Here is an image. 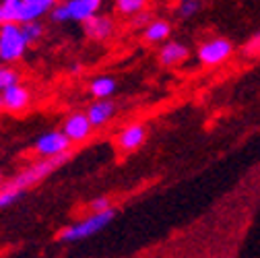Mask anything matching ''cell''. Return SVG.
<instances>
[{"instance_id": "obj_1", "label": "cell", "mask_w": 260, "mask_h": 258, "mask_svg": "<svg viewBox=\"0 0 260 258\" xmlns=\"http://www.w3.org/2000/svg\"><path fill=\"white\" fill-rule=\"evenodd\" d=\"M71 159V151L67 153H60V155H54V157H44V159H38L34 161L31 166H27L19 176H15L9 184L15 186V188H29V186H34L38 182H42L44 178H48L54 170H58L62 164H67V161Z\"/></svg>"}, {"instance_id": "obj_2", "label": "cell", "mask_w": 260, "mask_h": 258, "mask_svg": "<svg viewBox=\"0 0 260 258\" xmlns=\"http://www.w3.org/2000/svg\"><path fill=\"white\" fill-rule=\"evenodd\" d=\"M112 219H114V211L112 209L93 213L91 217H87V219L71 225V228H67V230H62L60 232V240L62 242H79L83 238H89V236L97 234L100 230H104Z\"/></svg>"}, {"instance_id": "obj_3", "label": "cell", "mask_w": 260, "mask_h": 258, "mask_svg": "<svg viewBox=\"0 0 260 258\" xmlns=\"http://www.w3.org/2000/svg\"><path fill=\"white\" fill-rule=\"evenodd\" d=\"M104 0H67L62 5H56L52 9V19L62 23V21H89L91 17L97 15Z\"/></svg>"}, {"instance_id": "obj_4", "label": "cell", "mask_w": 260, "mask_h": 258, "mask_svg": "<svg viewBox=\"0 0 260 258\" xmlns=\"http://www.w3.org/2000/svg\"><path fill=\"white\" fill-rule=\"evenodd\" d=\"M27 46L29 44L23 38L21 25L9 23V25L0 27V60L3 62H15V60L23 58Z\"/></svg>"}, {"instance_id": "obj_5", "label": "cell", "mask_w": 260, "mask_h": 258, "mask_svg": "<svg viewBox=\"0 0 260 258\" xmlns=\"http://www.w3.org/2000/svg\"><path fill=\"white\" fill-rule=\"evenodd\" d=\"M234 52V44L225 38H215L211 42H205L199 48V60L207 67H215V64L225 62Z\"/></svg>"}, {"instance_id": "obj_6", "label": "cell", "mask_w": 260, "mask_h": 258, "mask_svg": "<svg viewBox=\"0 0 260 258\" xmlns=\"http://www.w3.org/2000/svg\"><path fill=\"white\" fill-rule=\"evenodd\" d=\"M91 131H93V126H91L87 114H83V112L71 114L62 124V133L71 143H85L91 137Z\"/></svg>"}, {"instance_id": "obj_7", "label": "cell", "mask_w": 260, "mask_h": 258, "mask_svg": "<svg viewBox=\"0 0 260 258\" xmlns=\"http://www.w3.org/2000/svg\"><path fill=\"white\" fill-rule=\"evenodd\" d=\"M67 151H71V141L64 137L62 131L46 133L36 143V153L42 155V157H54V155L67 153Z\"/></svg>"}, {"instance_id": "obj_8", "label": "cell", "mask_w": 260, "mask_h": 258, "mask_svg": "<svg viewBox=\"0 0 260 258\" xmlns=\"http://www.w3.org/2000/svg\"><path fill=\"white\" fill-rule=\"evenodd\" d=\"M0 98H3V110H9V112H23L27 106H29V100L31 95L29 91L23 87V85H13L9 89H5L0 93Z\"/></svg>"}, {"instance_id": "obj_9", "label": "cell", "mask_w": 260, "mask_h": 258, "mask_svg": "<svg viewBox=\"0 0 260 258\" xmlns=\"http://www.w3.org/2000/svg\"><path fill=\"white\" fill-rule=\"evenodd\" d=\"M147 139V131L143 124H130L118 135V147L122 151H135L139 149Z\"/></svg>"}, {"instance_id": "obj_10", "label": "cell", "mask_w": 260, "mask_h": 258, "mask_svg": "<svg viewBox=\"0 0 260 258\" xmlns=\"http://www.w3.org/2000/svg\"><path fill=\"white\" fill-rule=\"evenodd\" d=\"M114 114H116V104L110 102V100H97L87 110V118H89V122H91L93 128L104 126Z\"/></svg>"}, {"instance_id": "obj_11", "label": "cell", "mask_w": 260, "mask_h": 258, "mask_svg": "<svg viewBox=\"0 0 260 258\" xmlns=\"http://www.w3.org/2000/svg\"><path fill=\"white\" fill-rule=\"evenodd\" d=\"M85 31L87 36L93 40H108L114 34V23L110 17H102V15H95L89 21H85Z\"/></svg>"}, {"instance_id": "obj_12", "label": "cell", "mask_w": 260, "mask_h": 258, "mask_svg": "<svg viewBox=\"0 0 260 258\" xmlns=\"http://www.w3.org/2000/svg\"><path fill=\"white\" fill-rule=\"evenodd\" d=\"M186 56H188V48L178 44V42H168L164 48L159 50V62L166 64V67L180 64L182 60H186Z\"/></svg>"}, {"instance_id": "obj_13", "label": "cell", "mask_w": 260, "mask_h": 258, "mask_svg": "<svg viewBox=\"0 0 260 258\" xmlns=\"http://www.w3.org/2000/svg\"><path fill=\"white\" fill-rule=\"evenodd\" d=\"M21 7H23V0H3L0 3V27L9 23H19Z\"/></svg>"}, {"instance_id": "obj_14", "label": "cell", "mask_w": 260, "mask_h": 258, "mask_svg": "<svg viewBox=\"0 0 260 258\" xmlns=\"http://www.w3.org/2000/svg\"><path fill=\"white\" fill-rule=\"evenodd\" d=\"M170 34H172V25L164 19L153 21L145 27V40L147 42H164L170 38Z\"/></svg>"}, {"instance_id": "obj_15", "label": "cell", "mask_w": 260, "mask_h": 258, "mask_svg": "<svg viewBox=\"0 0 260 258\" xmlns=\"http://www.w3.org/2000/svg\"><path fill=\"white\" fill-rule=\"evenodd\" d=\"M114 91H116V81L112 77H100L91 83V93L97 100H108Z\"/></svg>"}, {"instance_id": "obj_16", "label": "cell", "mask_w": 260, "mask_h": 258, "mask_svg": "<svg viewBox=\"0 0 260 258\" xmlns=\"http://www.w3.org/2000/svg\"><path fill=\"white\" fill-rule=\"evenodd\" d=\"M21 31H23V38H25L27 44H36V42L42 40V36H44V25L38 23V21L23 23V25H21Z\"/></svg>"}, {"instance_id": "obj_17", "label": "cell", "mask_w": 260, "mask_h": 258, "mask_svg": "<svg viewBox=\"0 0 260 258\" xmlns=\"http://www.w3.org/2000/svg\"><path fill=\"white\" fill-rule=\"evenodd\" d=\"M145 5H147V0H116V9L122 15H130V17L145 11Z\"/></svg>"}, {"instance_id": "obj_18", "label": "cell", "mask_w": 260, "mask_h": 258, "mask_svg": "<svg viewBox=\"0 0 260 258\" xmlns=\"http://www.w3.org/2000/svg\"><path fill=\"white\" fill-rule=\"evenodd\" d=\"M21 195H23V190L21 188H15L11 184H7L5 188H0V209L11 207L17 199H21Z\"/></svg>"}, {"instance_id": "obj_19", "label": "cell", "mask_w": 260, "mask_h": 258, "mask_svg": "<svg viewBox=\"0 0 260 258\" xmlns=\"http://www.w3.org/2000/svg\"><path fill=\"white\" fill-rule=\"evenodd\" d=\"M19 83V73L13 71V69H7V67H0V93L5 89L13 87Z\"/></svg>"}, {"instance_id": "obj_20", "label": "cell", "mask_w": 260, "mask_h": 258, "mask_svg": "<svg viewBox=\"0 0 260 258\" xmlns=\"http://www.w3.org/2000/svg\"><path fill=\"white\" fill-rule=\"evenodd\" d=\"M199 9H201V5L197 3V0H190V3H182V5H180L178 15H180L182 19H188V17H192V15H197Z\"/></svg>"}, {"instance_id": "obj_21", "label": "cell", "mask_w": 260, "mask_h": 258, "mask_svg": "<svg viewBox=\"0 0 260 258\" xmlns=\"http://www.w3.org/2000/svg\"><path fill=\"white\" fill-rule=\"evenodd\" d=\"M244 54H246V56H260V34H256V36L244 46Z\"/></svg>"}, {"instance_id": "obj_22", "label": "cell", "mask_w": 260, "mask_h": 258, "mask_svg": "<svg viewBox=\"0 0 260 258\" xmlns=\"http://www.w3.org/2000/svg\"><path fill=\"white\" fill-rule=\"evenodd\" d=\"M25 5H34V7H38V9H42V11H52L54 7H56V0H23Z\"/></svg>"}, {"instance_id": "obj_23", "label": "cell", "mask_w": 260, "mask_h": 258, "mask_svg": "<svg viewBox=\"0 0 260 258\" xmlns=\"http://www.w3.org/2000/svg\"><path fill=\"white\" fill-rule=\"evenodd\" d=\"M108 209H110V199H108V197H100V199L91 201V211H93V213L108 211Z\"/></svg>"}, {"instance_id": "obj_24", "label": "cell", "mask_w": 260, "mask_h": 258, "mask_svg": "<svg viewBox=\"0 0 260 258\" xmlns=\"http://www.w3.org/2000/svg\"><path fill=\"white\" fill-rule=\"evenodd\" d=\"M145 21H149V13H147V11H141V13H137V15L133 17V23H135V25H143Z\"/></svg>"}, {"instance_id": "obj_25", "label": "cell", "mask_w": 260, "mask_h": 258, "mask_svg": "<svg viewBox=\"0 0 260 258\" xmlns=\"http://www.w3.org/2000/svg\"><path fill=\"white\" fill-rule=\"evenodd\" d=\"M0 108H3V98H0Z\"/></svg>"}, {"instance_id": "obj_26", "label": "cell", "mask_w": 260, "mask_h": 258, "mask_svg": "<svg viewBox=\"0 0 260 258\" xmlns=\"http://www.w3.org/2000/svg\"><path fill=\"white\" fill-rule=\"evenodd\" d=\"M0 182H3V172H0Z\"/></svg>"}, {"instance_id": "obj_27", "label": "cell", "mask_w": 260, "mask_h": 258, "mask_svg": "<svg viewBox=\"0 0 260 258\" xmlns=\"http://www.w3.org/2000/svg\"><path fill=\"white\" fill-rule=\"evenodd\" d=\"M182 3H190V0H182ZM197 3H199V0H197Z\"/></svg>"}]
</instances>
